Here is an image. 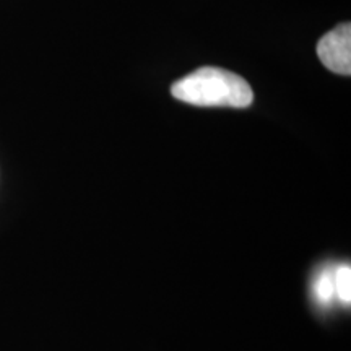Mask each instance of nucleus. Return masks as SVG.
<instances>
[{"label":"nucleus","mask_w":351,"mask_h":351,"mask_svg":"<svg viewBox=\"0 0 351 351\" xmlns=\"http://www.w3.org/2000/svg\"><path fill=\"white\" fill-rule=\"evenodd\" d=\"M171 95L200 108H249L254 101L251 85L243 77L219 67H200L173 83Z\"/></svg>","instance_id":"obj_1"},{"label":"nucleus","mask_w":351,"mask_h":351,"mask_svg":"<svg viewBox=\"0 0 351 351\" xmlns=\"http://www.w3.org/2000/svg\"><path fill=\"white\" fill-rule=\"evenodd\" d=\"M315 296L322 304H330L335 296V271L327 270L317 276V282L314 285Z\"/></svg>","instance_id":"obj_3"},{"label":"nucleus","mask_w":351,"mask_h":351,"mask_svg":"<svg viewBox=\"0 0 351 351\" xmlns=\"http://www.w3.org/2000/svg\"><path fill=\"white\" fill-rule=\"evenodd\" d=\"M335 293L343 304L351 302V267L350 263L341 265L335 270Z\"/></svg>","instance_id":"obj_4"},{"label":"nucleus","mask_w":351,"mask_h":351,"mask_svg":"<svg viewBox=\"0 0 351 351\" xmlns=\"http://www.w3.org/2000/svg\"><path fill=\"white\" fill-rule=\"evenodd\" d=\"M317 57L333 73H351V25L341 23L324 34L317 43Z\"/></svg>","instance_id":"obj_2"}]
</instances>
